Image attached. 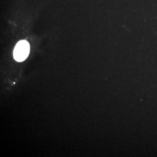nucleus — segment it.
Masks as SVG:
<instances>
[{
	"label": "nucleus",
	"mask_w": 157,
	"mask_h": 157,
	"mask_svg": "<svg viewBox=\"0 0 157 157\" xmlns=\"http://www.w3.org/2000/svg\"><path fill=\"white\" fill-rule=\"evenodd\" d=\"M29 44L26 40H21L16 44L14 48L13 56L16 61H24L29 56L30 52Z\"/></svg>",
	"instance_id": "f257e3e1"
}]
</instances>
